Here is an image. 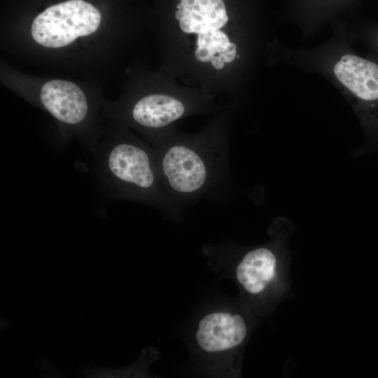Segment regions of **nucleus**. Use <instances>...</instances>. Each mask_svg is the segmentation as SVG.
I'll list each match as a JSON object with an SVG mask.
<instances>
[{
    "mask_svg": "<svg viewBox=\"0 0 378 378\" xmlns=\"http://www.w3.org/2000/svg\"><path fill=\"white\" fill-rule=\"evenodd\" d=\"M162 183L181 209L229 186V148L220 135L160 136L152 142Z\"/></svg>",
    "mask_w": 378,
    "mask_h": 378,
    "instance_id": "obj_1",
    "label": "nucleus"
},
{
    "mask_svg": "<svg viewBox=\"0 0 378 378\" xmlns=\"http://www.w3.org/2000/svg\"><path fill=\"white\" fill-rule=\"evenodd\" d=\"M92 150L98 181L111 198L150 206L168 217L179 216L182 210L166 191L152 147L119 135Z\"/></svg>",
    "mask_w": 378,
    "mask_h": 378,
    "instance_id": "obj_2",
    "label": "nucleus"
},
{
    "mask_svg": "<svg viewBox=\"0 0 378 378\" xmlns=\"http://www.w3.org/2000/svg\"><path fill=\"white\" fill-rule=\"evenodd\" d=\"M101 15L92 4L69 0L47 8L34 19L31 33L34 41L48 48H60L77 37L97 31Z\"/></svg>",
    "mask_w": 378,
    "mask_h": 378,
    "instance_id": "obj_3",
    "label": "nucleus"
},
{
    "mask_svg": "<svg viewBox=\"0 0 378 378\" xmlns=\"http://www.w3.org/2000/svg\"><path fill=\"white\" fill-rule=\"evenodd\" d=\"M242 316L226 311L209 313L198 323L195 340L199 348L208 354L228 351L239 346L247 335Z\"/></svg>",
    "mask_w": 378,
    "mask_h": 378,
    "instance_id": "obj_4",
    "label": "nucleus"
},
{
    "mask_svg": "<svg viewBox=\"0 0 378 378\" xmlns=\"http://www.w3.org/2000/svg\"><path fill=\"white\" fill-rule=\"evenodd\" d=\"M40 99L43 107L57 120L69 126H78L89 113L87 98L76 84L62 80L46 83Z\"/></svg>",
    "mask_w": 378,
    "mask_h": 378,
    "instance_id": "obj_5",
    "label": "nucleus"
},
{
    "mask_svg": "<svg viewBox=\"0 0 378 378\" xmlns=\"http://www.w3.org/2000/svg\"><path fill=\"white\" fill-rule=\"evenodd\" d=\"M339 81L364 101L378 99V64L358 56L343 55L334 66Z\"/></svg>",
    "mask_w": 378,
    "mask_h": 378,
    "instance_id": "obj_6",
    "label": "nucleus"
},
{
    "mask_svg": "<svg viewBox=\"0 0 378 378\" xmlns=\"http://www.w3.org/2000/svg\"><path fill=\"white\" fill-rule=\"evenodd\" d=\"M277 257L273 249L260 246L246 253L236 267V278L251 295L262 293L276 275Z\"/></svg>",
    "mask_w": 378,
    "mask_h": 378,
    "instance_id": "obj_7",
    "label": "nucleus"
},
{
    "mask_svg": "<svg viewBox=\"0 0 378 378\" xmlns=\"http://www.w3.org/2000/svg\"><path fill=\"white\" fill-rule=\"evenodd\" d=\"M186 112L185 104L178 99L164 94H151L134 104L130 117L138 126L155 130L166 127Z\"/></svg>",
    "mask_w": 378,
    "mask_h": 378,
    "instance_id": "obj_8",
    "label": "nucleus"
},
{
    "mask_svg": "<svg viewBox=\"0 0 378 378\" xmlns=\"http://www.w3.org/2000/svg\"><path fill=\"white\" fill-rule=\"evenodd\" d=\"M175 16L181 30L200 34L222 28L227 22L223 0H179Z\"/></svg>",
    "mask_w": 378,
    "mask_h": 378,
    "instance_id": "obj_9",
    "label": "nucleus"
},
{
    "mask_svg": "<svg viewBox=\"0 0 378 378\" xmlns=\"http://www.w3.org/2000/svg\"><path fill=\"white\" fill-rule=\"evenodd\" d=\"M230 44L227 36L219 29L200 33L195 55L200 62H210L213 57L227 50Z\"/></svg>",
    "mask_w": 378,
    "mask_h": 378,
    "instance_id": "obj_10",
    "label": "nucleus"
}]
</instances>
